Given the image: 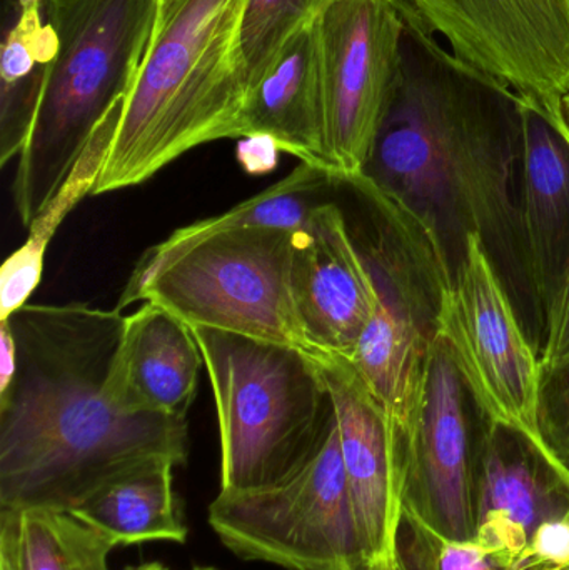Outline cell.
Returning <instances> with one entry per match:
<instances>
[{
	"label": "cell",
	"instance_id": "6da1fadb",
	"mask_svg": "<svg viewBox=\"0 0 569 570\" xmlns=\"http://www.w3.org/2000/svg\"><path fill=\"white\" fill-rule=\"evenodd\" d=\"M400 7V73L357 179L403 214L430 249L444 288L467 254L468 237L477 236L541 352L543 325L528 277L518 203L520 94L448 52Z\"/></svg>",
	"mask_w": 569,
	"mask_h": 570
},
{
	"label": "cell",
	"instance_id": "7a4b0ae2",
	"mask_svg": "<svg viewBox=\"0 0 569 570\" xmlns=\"http://www.w3.org/2000/svg\"><path fill=\"white\" fill-rule=\"evenodd\" d=\"M7 321L19 367L0 395V511L72 512L140 465L187 461V417L130 414L107 395L119 311L27 304Z\"/></svg>",
	"mask_w": 569,
	"mask_h": 570
},
{
	"label": "cell",
	"instance_id": "3957f363",
	"mask_svg": "<svg viewBox=\"0 0 569 570\" xmlns=\"http://www.w3.org/2000/svg\"><path fill=\"white\" fill-rule=\"evenodd\" d=\"M247 0H166L92 196L153 179L184 154L243 137Z\"/></svg>",
	"mask_w": 569,
	"mask_h": 570
},
{
	"label": "cell",
	"instance_id": "277c9868",
	"mask_svg": "<svg viewBox=\"0 0 569 570\" xmlns=\"http://www.w3.org/2000/svg\"><path fill=\"white\" fill-rule=\"evenodd\" d=\"M163 9L164 0H53L59 47L13 177L23 227L59 193L114 104L129 96Z\"/></svg>",
	"mask_w": 569,
	"mask_h": 570
},
{
	"label": "cell",
	"instance_id": "5b68a950",
	"mask_svg": "<svg viewBox=\"0 0 569 570\" xmlns=\"http://www.w3.org/2000/svg\"><path fill=\"white\" fill-rule=\"evenodd\" d=\"M190 332L216 402L220 491H264L296 478L316 458L336 419L314 357L216 328Z\"/></svg>",
	"mask_w": 569,
	"mask_h": 570
},
{
	"label": "cell",
	"instance_id": "8992f818",
	"mask_svg": "<svg viewBox=\"0 0 569 570\" xmlns=\"http://www.w3.org/2000/svg\"><path fill=\"white\" fill-rule=\"evenodd\" d=\"M293 234L253 227L163 240L140 257L116 311L153 302L189 328L246 335L317 357L294 297Z\"/></svg>",
	"mask_w": 569,
	"mask_h": 570
},
{
	"label": "cell",
	"instance_id": "52a82bcc",
	"mask_svg": "<svg viewBox=\"0 0 569 570\" xmlns=\"http://www.w3.org/2000/svg\"><path fill=\"white\" fill-rule=\"evenodd\" d=\"M209 522L229 551L286 570H374L357 524L336 419L316 458L291 481L223 492Z\"/></svg>",
	"mask_w": 569,
	"mask_h": 570
},
{
	"label": "cell",
	"instance_id": "ba28073f",
	"mask_svg": "<svg viewBox=\"0 0 569 570\" xmlns=\"http://www.w3.org/2000/svg\"><path fill=\"white\" fill-rule=\"evenodd\" d=\"M434 325L483 417L543 445L540 352L477 236L468 237L467 254L441 292Z\"/></svg>",
	"mask_w": 569,
	"mask_h": 570
},
{
	"label": "cell",
	"instance_id": "9c48e42d",
	"mask_svg": "<svg viewBox=\"0 0 569 570\" xmlns=\"http://www.w3.org/2000/svg\"><path fill=\"white\" fill-rule=\"evenodd\" d=\"M483 414L454 364L448 342L434 334L403 428V514L441 538L477 539L474 469Z\"/></svg>",
	"mask_w": 569,
	"mask_h": 570
},
{
	"label": "cell",
	"instance_id": "30bf717a",
	"mask_svg": "<svg viewBox=\"0 0 569 570\" xmlns=\"http://www.w3.org/2000/svg\"><path fill=\"white\" fill-rule=\"evenodd\" d=\"M403 10L396 0H330L317 19L327 146L340 184L363 176L401 63Z\"/></svg>",
	"mask_w": 569,
	"mask_h": 570
},
{
	"label": "cell",
	"instance_id": "8fae6325",
	"mask_svg": "<svg viewBox=\"0 0 569 570\" xmlns=\"http://www.w3.org/2000/svg\"><path fill=\"white\" fill-rule=\"evenodd\" d=\"M451 52L520 96L569 94V0H398Z\"/></svg>",
	"mask_w": 569,
	"mask_h": 570
},
{
	"label": "cell",
	"instance_id": "7c38bea8",
	"mask_svg": "<svg viewBox=\"0 0 569 570\" xmlns=\"http://www.w3.org/2000/svg\"><path fill=\"white\" fill-rule=\"evenodd\" d=\"M474 519L477 541L513 570L543 525L569 519V475L523 432L483 419Z\"/></svg>",
	"mask_w": 569,
	"mask_h": 570
},
{
	"label": "cell",
	"instance_id": "4fadbf2b",
	"mask_svg": "<svg viewBox=\"0 0 569 570\" xmlns=\"http://www.w3.org/2000/svg\"><path fill=\"white\" fill-rule=\"evenodd\" d=\"M333 399L341 454L357 524L374 570H393L403 515L404 464L380 402L350 358L314 357Z\"/></svg>",
	"mask_w": 569,
	"mask_h": 570
},
{
	"label": "cell",
	"instance_id": "5bb4252c",
	"mask_svg": "<svg viewBox=\"0 0 569 570\" xmlns=\"http://www.w3.org/2000/svg\"><path fill=\"white\" fill-rule=\"evenodd\" d=\"M297 311L320 355L351 358L376 305V284L341 207L324 203L293 234Z\"/></svg>",
	"mask_w": 569,
	"mask_h": 570
},
{
	"label": "cell",
	"instance_id": "9a60e30c",
	"mask_svg": "<svg viewBox=\"0 0 569 570\" xmlns=\"http://www.w3.org/2000/svg\"><path fill=\"white\" fill-rule=\"evenodd\" d=\"M520 97V226L545 338L569 273V134L561 102Z\"/></svg>",
	"mask_w": 569,
	"mask_h": 570
},
{
	"label": "cell",
	"instance_id": "2e32d148",
	"mask_svg": "<svg viewBox=\"0 0 569 570\" xmlns=\"http://www.w3.org/2000/svg\"><path fill=\"white\" fill-rule=\"evenodd\" d=\"M203 368L190 328L166 308L144 302L134 314L124 315L107 395L130 414L187 417Z\"/></svg>",
	"mask_w": 569,
	"mask_h": 570
},
{
	"label": "cell",
	"instance_id": "e0dca14e",
	"mask_svg": "<svg viewBox=\"0 0 569 570\" xmlns=\"http://www.w3.org/2000/svg\"><path fill=\"white\" fill-rule=\"evenodd\" d=\"M317 19L287 40L251 90L241 139L267 137L281 153L320 167L337 180L327 146L326 92Z\"/></svg>",
	"mask_w": 569,
	"mask_h": 570
},
{
	"label": "cell",
	"instance_id": "ac0fdd59",
	"mask_svg": "<svg viewBox=\"0 0 569 570\" xmlns=\"http://www.w3.org/2000/svg\"><path fill=\"white\" fill-rule=\"evenodd\" d=\"M0 49V167L29 139L50 66L59 47L53 0H9Z\"/></svg>",
	"mask_w": 569,
	"mask_h": 570
},
{
	"label": "cell",
	"instance_id": "d6986e66",
	"mask_svg": "<svg viewBox=\"0 0 569 570\" xmlns=\"http://www.w3.org/2000/svg\"><path fill=\"white\" fill-rule=\"evenodd\" d=\"M174 468L170 461L140 465L104 485L70 514L117 546L147 541L183 544L187 529L174 494Z\"/></svg>",
	"mask_w": 569,
	"mask_h": 570
},
{
	"label": "cell",
	"instance_id": "ffe728a7",
	"mask_svg": "<svg viewBox=\"0 0 569 570\" xmlns=\"http://www.w3.org/2000/svg\"><path fill=\"white\" fill-rule=\"evenodd\" d=\"M126 99L117 100L102 122L94 130L82 156L70 176L50 199L46 209L30 224L26 243L13 250L0 267V321L29 304V298L42 283L43 263L50 240L56 236L63 219L76 209L86 196H92L97 179L102 173L116 137Z\"/></svg>",
	"mask_w": 569,
	"mask_h": 570
},
{
	"label": "cell",
	"instance_id": "44dd1931",
	"mask_svg": "<svg viewBox=\"0 0 569 570\" xmlns=\"http://www.w3.org/2000/svg\"><path fill=\"white\" fill-rule=\"evenodd\" d=\"M112 539L70 512L0 511V569L110 570Z\"/></svg>",
	"mask_w": 569,
	"mask_h": 570
},
{
	"label": "cell",
	"instance_id": "7402d4cb",
	"mask_svg": "<svg viewBox=\"0 0 569 570\" xmlns=\"http://www.w3.org/2000/svg\"><path fill=\"white\" fill-rule=\"evenodd\" d=\"M336 184L340 183L326 170L300 163L293 173L287 174L279 183L267 187L257 196L237 204L219 216L180 227L174 230L164 243H187L196 237L220 233V230L253 229V227L296 233L311 223L317 207L324 204L321 199L323 190Z\"/></svg>",
	"mask_w": 569,
	"mask_h": 570
},
{
	"label": "cell",
	"instance_id": "603a6c76",
	"mask_svg": "<svg viewBox=\"0 0 569 570\" xmlns=\"http://www.w3.org/2000/svg\"><path fill=\"white\" fill-rule=\"evenodd\" d=\"M327 3L330 0H247L239 50L249 92L287 40L316 20Z\"/></svg>",
	"mask_w": 569,
	"mask_h": 570
},
{
	"label": "cell",
	"instance_id": "cb8c5ba5",
	"mask_svg": "<svg viewBox=\"0 0 569 570\" xmlns=\"http://www.w3.org/2000/svg\"><path fill=\"white\" fill-rule=\"evenodd\" d=\"M393 570H511L474 541L441 538L410 515H401Z\"/></svg>",
	"mask_w": 569,
	"mask_h": 570
},
{
	"label": "cell",
	"instance_id": "d4e9b609",
	"mask_svg": "<svg viewBox=\"0 0 569 570\" xmlns=\"http://www.w3.org/2000/svg\"><path fill=\"white\" fill-rule=\"evenodd\" d=\"M538 422L545 449L569 475V365L543 372Z\"/></svg>",
	"mask_w": 569,
	"mask_h": 570
},
{
	"label": "cell",
	"instance_id": "484cf974",
	"mask_svg": "<svg viewBox=\"0 0 569 570\" xmlns=\"http://www.w3.org/2000/svg\"><path fill=\"white\" fill-rule=\"evenodd\" d=\"M513 570H569V519L543 525Z\"/></svg>",
	"mask_w": 569,
	"mask_h": 570
},
{
	"label": "cell",
	"instance_id": "4316f807",
	"mask_svg": "<svg viewBox=\"0 0 569 570\" xmlns=\"http://www.w3.org/2000/svg\"><path fill=\"white\" fill-rule=\"evenodd\" d=\"M540 357L543 372L569 365V273L548 314Z\"/></svg>",
	"mask_w": 569,
	"mask_h": 570
},
{
	"label": "cell",
	"instance_id": "83f0119b",
	"mask_svg": "<svg viewBox=\"0 0 569 570\" xmlns=\"http://www.w3.org/2000/svg\"><path fill=\"white\" fill-rule=\"evenodd\" d=\"M279 153L276 144L267 137H246L239 144V160L249 173H266L276 164Z\"/></svg>",
	"mask_w": 569,
	"mask_h": 570
},
{
	"label": "cell",
	"instance_id": "f1b7e54d",
	"mask_svg": "<svg viewBox=\"0 0 569 570\" xmlns=\"http://www.w3.org/2000/svg\"><path fill=\"white\" fill-rule=\"evenodd\" d=\"M19 367L16 335L7 318L0 321V395L10 387Z\"/></svg>",
	"mask_w": 569,
	"mask_h": 570
},
{
	"label": "cell",
	"instance_id": "f546056e",
	"mask_svg": "<svg viewBox=\"0 0 569 570\" xmlns=\"http://www.w3.org/2000/svg\"><path fill=\"white\" fill-rule=\"evenodd\" d=\"M561 112H563L565 127L569 134V94L561 99Z\"/></svg>",
	"mask_w": 569,
	"mask_h": 570
},
{
	"label": "cell",
	"instance_id": "4dcf8cb0",
	"mask_svg": "<svg viewBox=\"0 0 569 570\" xmlns=\"http://www.w3.org/2000/svg\"><path fill=\"white\" fill-rule=\"evenodd\" d=\"M134 570H167V569L160 564H146V566H140V568H137Z\"/></svg>",
	"mask_w": 569,
	"mask_h": 570
},
{
	"label": "cell",
	"instance_id": "1f68e13d",
	"mask_svg": "<svg viewBox=\"0 0 569 570\" xmlns=\"http://www.w3.org/2000/svg\"><path fill=\"white\" fill-rule=\"evenodd\" d=\"M194 570H217V569H214V568H196Z\"/></svg>",
	"mask_w": 569,
	"mask_h": 570
},
{
	"label": "cell",
	"instance_id": "d6a6232c",
	"mask_svg": "<svg viewBox=\"0 0 569 570\" xmlns=\"http://www.w3.org/2000/svg\"><path fill=\"white\" fill-rule=\"evenodd\" d=\"M0 570H6V569H0Z\"/></svg>",
	"mask_w": 569,
	"mask_h": 570
},
{
	"label": "cell",
	"instance_id": "836d02e7",
	"mask_svg": "<svg viewBox=\"0 0 569 570\" xmlns=\"http://www.w3.org/2000/svg\"><path fill=\"white\" fill-rule=\"evenodd\" d=\"M164 2H166V0H164Z\"/></svg>",
	"mask_w": 569,
	"mask_h": 570
}]
</instances>
